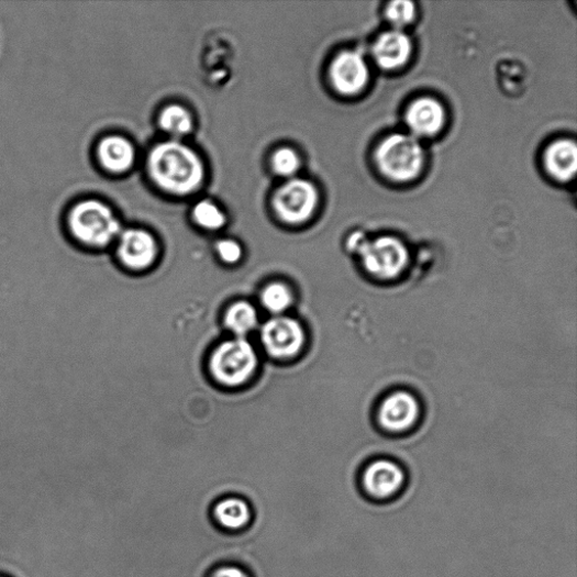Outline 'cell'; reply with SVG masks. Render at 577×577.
<instances>
[{"instance_id":"obj_1","label":"cell","mask_w":577,"mask_h":577,"mask_svg":"<svg viewBox=\"0 0 577 577\" xmlns=\"http://www.w3.org/2000/svg\"><path fill=\"white\" fill-rule=\"evenodd\" d=\"M148 167L154 181L174 195L192 193L204 179V167L199 156L177 142L156 146L149 155Z\"/></svg>"},{"instance_id":"obj_2","label":"cell","mask_w":577,"mask_h":577,"mask_svg":"<svg viewBox=\"0 0 577 577\" xmlns=\"http://www.w3.org/2000/svg\"><path fill=\"white\" fill-rule=\"evenodd\" d=\"M67 226L70 238L85 248H104L121 234V225L113 211L97 200L76 204L69 212Z\"/></svg>"},{"instance_id":"obj_3","label":"cell","mask_w":577,"mask_h":577,"mask_svg":"<svg viewBox=\"0 0 577 577\" xmlns=\"http://www.w3.org/2000/svg\"><path fill=\"white\" fill-rule=\"evenodd\" d=\"M347 245L360 255L365 271L378 281H392L401 277L410 262L408 247L393 236L367 240L358 233L349 237Z\"/></svg>"},{"instance_id":"obj_4","label":"cell","mask_w":577,"mask_h":577,"mask_svg":"<svg viewBox=\"0 0 577 577\" xmlns=\"http://www.w3.org/2000/svg\"><path fill=\"white\" fill-rule=\"evenodd\" d=\"M376 160L387 179L395 182H409L422 170L424 151L414 136L396 133L380 144Z\"/></svg>"},{"instance_id":"obj_5","label":"cell","mask_w":577,"mask_h":577,"mask_svg":"<svg viewBox=\"0 0 577 577\" xmlns=\"http://www.w3.org/2000/svg\"><path fill=\"white\" fill-rule=\"evenodd\" d=\"M406 468L388 458L368 463L359 476L360 495L370 503L385 506L401 498L408 488Z\"/></svg>"},{"instance_id":"obj_6","label":"cell","mask_w":577,"mask_h":577,"mask_svg":"<svg viewBox=\"0 0 577 577\" xmlns=\"http://www.w3.org/2000/svg\"><path fill=\"white\" fill-rule=\"evenodd\" d=\"M254 346L243 337L220 344L211 355L210 369L213 377L226 386H240L247 381L257 368Z\"/></svg>"},{"instance_id":"obj_7","label":"cell","mask_w":577,"mask_h":577,"mask_svg":"<svg viewBox=\"0 0 577 577\" xmlns=\"http://www.w3.org/2000/svg\"><path fill=\"white\" fill-rule=\"evenodd\" d=\"M319 193L313 184L291 180L276 193L274 206L278 215L288 224L304 223L317 210Z\"/></svg>"},{"instance_id":"obj_8","label":"cell","mask_w":577,"mask_h":577,"mask_svg":"<svg viewBox=\"0 0 577 577\" xmlns=\"http://www.w3.org/2000/svg\"><path fill=\"white\" fill-rule=\"evenodd\" d=\"M304 331L299 322L287 317H276L266 322L260 330V341L274 358L290 359L304 345Z\"/></svg>"},{"instance_id":"obj_9","label":"cell","mask_w":577,"mask_h":577,"mask_svg":"<svg viewBox=\"0 0 577 577\" xmlns=\"http://www.w3.org/2000/svg\"><path fill=\"white\" fill-rule=\"evenodd\" d=\"M420 414L418 398L409 391L398 390L384 399L378 411V421L390 433H403L415 425Z\"/></svg>"},{"instance_id":"obj_10","label":"cell","mask_w":577,"mask_h":577,"mask_svg":"<svg viewBox=\"0 0 577 577\" xmlns=\"http://www.w3.org/2000/svg\"><path fill=\"white\" fill-rule=\"evenodd\" d=\"M330 75L336 91L344 96L360 93L369 80L367 63L354 52L340 54L331 66Z\"/></svg>"},{"instance_id":"obj_11","label":"cell","mask_w":577,"mask_h":577,"mask_svg":"<svg viewBox=\"0 0 577 577\" xmlns=\"http://www.w3.org/2000/svg\"><path fill=\"white\" fill-rule=\"evenodd\" d=\"M119 259L131 270L149 268L157 255L154 237L142 230H127L120 234L116 248Z\"/></svg>"},{"instance_id":"obj_12","label":"cell","mask_w":577,"mask_h":577,"mask_svg":"<svg viewBox=\"0 0 577 577\" xmlns=\"http://www.w3.org/2000/svg\"><path fill=\"white\" fill-rule=\"evenodd\" d=\"M412 41L401 30L382 33L375 43L374 57L378 66L393 70L404 66L412 54Z\"/></svg>"},{"instance_id":"obj_13","label":"cell","mask_w":577,"mask_h":577,"mask_svg":"<svg viewBox=\"0 0 577 577\" xmlns=\"http://www.w3.org/2000/svg\"><path fill=\"white\" fill-rule=\"evenodd\" d=\"M446 121L445 109L433 99H420L411 104L407 123L415 138L434 137Z\"/></svg>"},{"instance_id":"obj_14","label":"cell","mask_w":577,"mask_h":577,"mask_svg":"<svg viewBox=\"0 0 577 577\" xmlns=\"http://www.w3.org/2000/svg\"><path fill=\"white\" fill-rule=\"evenodd\" d=\"M545 165L554 179L568 182L577 168V149L572 141L562 140L552 144L545 154Z\"/></svg>"},{"instance_id":"obj_15","label":"cell","mask_w":577,"mask_h":577,"mask_svg":"<svg viewBox=\"0 0 577 577\" xmlns=\"http://www.w3.org/2000/svg\"><path fill=\"white\" fill-rule=\"evenodd\" d=\"M102 166L112 173H123L135 162V149L130 142L120 136L104 138L98 149Z\"/></svg>"},{"instance_id":"obj_16","label":"cell","mask_w":577,"mask_h":577,"mask_svg":"<svg viewBox=\"0 0 577 577\" xmlns=\"http://www.w3.org/2000/svg\"><path fill=\"white\" fill-rule=\"evenodd\" d=\"M215 523L228 531H241L252 521L251 506L241 498L229 497L213 508Z\"/></svg>"},{"instance_id":"obj_17","label":"cell","mask_w":577,"mask_h":577,"mask_svg":"<svg viewBox=\"0 0 577 577\" xmlns=\"http://www.w3.org/2000/svg\"><path fill=\"white\" fill-rule=\"evenodd\" d=\"M225 324L237 337L245 339L258 325L257 310L246 301L236 302L228 310Z\"/></svg>"},{"instance_id":"obj_18","label":"cell","mask_w":577,"mask_h":577,"mask_svg":"<svg viewBox=\"0 0 577 577\" xmlns=\"http://www.w3.org/2000/svg\"><path fill=\"white\" fill-rule=\"evenodd\" d=\"M159 124L164 131L174 137L186 136L193 127L190 113L180 106L166 108L160 114Z\"/></svg>"},{"instance_id":"obj_19","label":"cell","mask_w":577,"mask_h":577,"mask_svg":"<svg viewBox=\"0 0 577 577\" xmlns=\"http://www.w3.org/2000/svg\"><path fill=\"white\" fill-rule=\"evenodd\" d=\"M260 300L266 310L276 317H281L291 306L293 295L286 285L274 282L264 288Z\"/></svg>"},{"instance_id":"obj_20","label":"cell","mask_w":577,"mask_h":577,"mask_svg":"<svg viewBox=\"0 0 577 577\" xmlns=\"http://www.w3.org/2000/svg\"><path fill=\"white\" fill-rule=\"evenodd\" d=\"M196 223L209 231H217L226 224V215L210 201L199 202L193 210Z\"/></svg>"},{"instance_id":"obj_21","label":"cell","mask_w":577,"mask_h":577,"mask_svg":"<svg viewBox=\"0 0 577 577\" xmlns=\"http://www.w3.org/2000/svg\"><path fill=\"white\" fill-rule=\"evenodd\" d=\"M385 14L396 30H399L414 21L417 9L414 3L408 2V0H397V2L387 5Z\"/></svg>"},{"instance_id":"obj_22","label":"cell","mask_w":577,"mask_h":577,"mask_svg":"<svg viewBox=\"0 0 577 577\" xmlns=\"http://www.w3.org/2000/svg\"><path fill=\"white\" fill-rule=\"evenodd\" d=\"M273 166L277 174L289 177L297 173L300 167L298 154L291 148H280L273 157Z\"/></svg>"},{"instance_id":"obj_23","label":"cell","mask_w":577,"mask_h":577,"mask_svg":"<svg viewBox=\"0 0 577 577\" xmlns=\"http://www.w3.org/2000/svg\"><path fill=\"white\" fill-rule=\"evenodd\" d=\"M217 252L221 259L230 264H235L243 257L241 245L232 240L220 241L217 244Z\"/></svg>"},{"instance_id":"obj_24","label":"cell","mask_w":577,"mask_h":577,"mask_svg":"<svg viewBox=\"0 0 577 577\" xmlns=\"http://www.w3.org/2000/svg\"><path fill=\"white\" fill-rule=\"evenodd\" d=\"M210 577H251V575L240 566L224 565L215 568Z\"/></svg>"},{"instance_id":"obj_25","label":"cell","mask_w":577,"mask_h":577,"mask_svg":"<svg viewBox=\"0 0 577 577\" xmlns=\"http://www.w3.org/2000/svg\"><path fill=\"white\" fill-rule=\"evenodd\" d=\"M0 577H8V576H4V575H0Z\"/></svg>"}]
</instances>
